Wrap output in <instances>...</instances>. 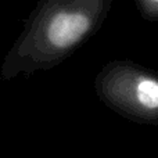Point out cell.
<instances>
[{
  "label": "cell",
  "mask_w": 158,
  "mask_h": 158,
  "mask_svg": "<svg viewBox=\"0 0 158 158\" xmlns=\"http://www.w3.org/2000/svg\"><path fill=\"white\" fill-rule=\"evenodd\" d=\"M114 0H39L0 65L13 81L57 67L104 24Z\"/></svg>",
  "instance_id": "cell-1"
},
{
  "label": "cell",
  "mask_w": 158,
  "mask_h": 158,
  "mask_svg": "<svg viewBox=\"0 0 158 158\" xmlns=\"http://www.w3.org/2000/svg\"><path fill=\"white\" fill-rule=\"evenodd\" d=\"M101 101L117 114L140 123H158V74L125 60L107 63L94 79Z\"/></svg>",
  "instance_id": "cell-2"
},
{
  "label": "cell",
  "mask_w": 158,
  "mask_h": 158,
  "mask_svg": "<svg viewBox=\"0 0 158 158\" xmlns=\"http://www.w3.org/2000/svg\"><path fill=\"white\" fill-rule=\"evenodd\" d=\"M140 15L150 21H158V0H135Z\"/></svg>",
  "instance_id": "cell-3"
}]
</instances>
